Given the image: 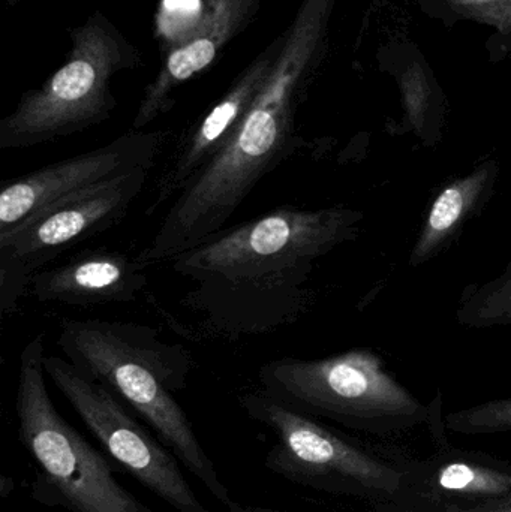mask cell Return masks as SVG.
Masks as SVG:
<instances>
[{
  "label": "cell",
  "mask_w": 511,
  "mask_h": 512,
  "mask_svg": "<svg viewBox=\"0 0 511 512\" xmlns=\"http://www.w3.org/2000/svg\"><path fill=\"white\" fill-rule=\"evenodd\" d=\"M282 42L284 33L273 39L272 44L267 45L266 50L261 51L237 77L228 92L182 135L156 179L147 216H153L168 203H173L234 137L249 108L260 95Z\"/></svg>",
  "instance_id": "cell-10"
},
{
  "label": "cell",
  "mask_w": 511,
  "mask_h": 512,
  "mask_svg": "<svg viewBox=\"0 0 511 512\" xmlns=\"http://www.w3.org/2000/svg\"><path fill=\"white\" fill-rule=\"evenodd\" d=\"M497 177V164L488 162L473 173L450 183L435 198L425 227L411 254V265L423 264L432 258L462 227L477 209Z\"/></svg>",
  "instance_id": "cell-13"
},
{
  "label": "cell",
  "mask_w": 511,
  "mask_h": 512,
  "mask_svg": "<svg viewBox=\"0 0 511 512\" xmlns=\"http://www.w3.org/2000/svg\"><path fill=\"white\" fill-rule=\"evenodd\" d=\"M152 167L119 174L59 198L0 234V313L17 312L30 280L51 261L119 224L146 188Z\"/></svg>",
  "instance_id": "cell-6"
},
{
  "label": "cell",
  "mask_w": 511,
  "mask_h": 512,
  "mask_svg": "<svg viewBox=\"0 0 511 512\" xmlns=\"http://www.w3.org/2000/svg\"><path fill=\"white\" fill-rule=\"evenodd\" d=\"M258 381L264 393L293 411L354 429H392L426 418L425 406L368 349L321 360L267 361Z\"/></svg>",
  "instance_id": "cell-5"
},
{
  "label": "cell",
  "mask_w": 511,
  "mask_h": 512,
  "mask_svg": "<svg viewBox=\"0 0 511 512\" xmlns=\"http://www.w3.org/2000/svg\"><path fill=\"white\" fill-rule=\"evenodd\" d=\"M450 430L467 435L511 432V399L494 400L453 412L447 417Z\"/></svg>",
  "instance_id": "cell-16"
},
{
  "label": "cell",
  "mask_w": 511,
  "mask_h": 512,
  "mask_svg": "<svg viewBox=\"0 0 511 512\" xmlns=\"http://www.w3.org/2000/svg\"><path fill=\"white\" fill-rule=\"evenodd\" d=\"M230 512H294V511H285V510H276V508L269 507H261V505H245L240 504V502L231 501L228 502L227 507Z\"/></svg>",
  "instance_id": "cell-18"
},
{
  "label": "cell",
  "mask_w": 511,
  "mask_h": 512,
  "mask_svg": "<svg viewBox=\"0 0 511 512\" xmlns=\"http://www.w3.org/2000/svg\"><path fill=\"white\" fill-rule=\"evenodd\" d=\"M44 340L20 354L18 439L35 463L32 498L68 512H155L117 481L113 465L60 415L48 394Z\"/></svg>",
  "instance_id": "cell-3"
},
{
  "label": "cell",
  "mask_w": 511,
  "mask_h": 512,
  "mask_svg": "<svg viewBox=\"0 0 511 512\" xmlns=\"http://www.w3.org/2000/svg\"><path fill=\"white\" fill-rule=\"evenodd\" d=\"M362 213L347 207L282 206L171 259L191 283L180 306L210 339L237 340L294 324L308 309L317 262L353 239Z\"/></svg>",
  "instance_id": "cell-1"
},
{
  "label": "cell",
  "mask_w": 511,
  "mask_h": 512,
  "mask_svg": "<svg viewBox=\"0 0 511 512\" xmlns=\"http://www.w3.org/2000/svg\"><path fill=\"white\" fill-rule=\"evenodd\" d=\"M44 369L105 453L144 489L177 512H210L173 451L129 414L125 403L66 358L45 355Z\"/></svg>",
  "instance_id": "cell-8"
},
{
  "label": "cell",
  "mask_w": 511,
  "mask_h": 512,
  "mask_svg": "<svg viewBox=\"0 0 511 512\" xmlns=\"http://www.w3.org/2000/svg\"><path fill=\"white\" fill-rule=\"evenodd\" d=\"M147 268L137 256L89 249L56 267L39 270L27 294L39 303L72 307L132 303L146 288Z\"/></svg>",
  "instance_id": "cell-12"
},
{
  "label": "cell",
  "mask_w": 511,
  "mask_h": 512,
  "mask_svg": "<svg viewBox=\"0 0 511 512\" xmlns=\"http://www.w3.org/2000/svg\"><path fill=\"white\" fill-rule=\"evenodd\" d=\"M263 0H203L188 35L171 45L155 80L144 89L132 131H144L174 105V92L207 71L228 42L243 32Z\"/></svg>",
  "instance_id": "cell-11"
},
{
  "label": "cell",
  "mask_w": 511,
  "mask_h": 512,
  "mask_svg": "<svg viewBox=\"0 0 511 512\" xmlns=\"http://www.w3.org/2000/svg\"><path fill=\"white\" fill-rule=\"evenodd\" d=\"M435 487L446 495L467 499L504 498L511 495V474L488 466L452 462L438 469Z\"/></svg>",
  "instance_id": "cell-14"
},
{
  "label": "cell",
  "mask_w": 511,
  "mask_h": 512,
  "mask_svg": "<svg viewBox=\"0 0 511 512\" xmlns=\"http://www.w3.org/2000/svg\"><path fill=\"white\" fill-rule=\"evenodd\" d=\"M458 316L462 324L476 328L511 324V264L498 279L468 297Z\"/></svg>",
  "instance_id": "cell-15"
},
{
  "label": "cell",
  "mask_w": 511,
  "mask_h": 512,
  "mask_svg": "<svg viewBox=\"0 0 511 512\" xmlns=\"http://www.w3.org/2000/svg\"><path fill=\"white\" fill-rule=\"evenodd\" d=\"M489 512H511V502L510 504L501 505V507L497 508V510H492Z\"/></svg>",
  "instance_id": "cell-19"
},
{
  "label": "cell",
  "mask_w": 511,
  "mask_h": 512,
  "mask_svg": "<svg viewBox=\"0 0 511 512\" xmlns=\"http://www.w3.org/2000/svg\"><path fill=\"white\" fill-rule=\"evenodd\" d=\"M459 3L462 8L474 9L480 14L494 15L495 11H510L511 0H453Z\"/></svg>",
  "instance_id": "cell-17"
},
{
  "label": "cell",
  "mask_w": 511,
  "mask_h": 512,
  "mask_svg": "<svg viewBox=\"0 0 511 512\" xmlns=\"http://www.w3.org/2000/svg\"><path fill=\"white\" fill-rule=\"evenodd\" d=\"M251 420L275 436L264 466L272 474L320 492L351 496H395L404 489V474L330 432L317 418L282 405L269 394L240 396Z\"/></svg>",
  "instance_id": "cell-7"
},
{
  "label": "cell",
  "mask_w": 511,
  "mask_h": 512,
  "mask_svg": "<svg viewBox=\"0 0 511 512\" xmlns=\"http://www.w3.org/2000/svg\"><path fill=\"white\" fill-rule=\"evenodd\" d=\"M69 36L66 62L41 87L23 93L0 120V150L30 149L101 125L117 107L114 75L143 63L135 45L102 12H93Z\"/></svg>",
  "instance_id": "cell-4"
},
{
  "label": "cell",
  "mask_w": 511,
  "mask_h": 512,
  "mask_svg": "<svg viewBox=\"0 0 511 512\" xmlns=\"http://www.w3.org/2000/svg\"><path fill=\"white\" fill-rule=\"evenodd\" d=\"M57 346L72 366L134 411L219 504L233 501L174 397L185 390L194 370L191 349L167 342L149 325L71 318L60 322Z\"/></svg>",
  "instance_id": "cell-2"
},
{
  "label": "cell",
  "mask_w": 511,
  "mask_h": 512,
  "mask_svg": "<svg viewBox=\"0 0 511 512\" xmlns=\"http://www.w3.org/2000/svg\"><path fill=\"white\" fill-rule=\"evenodd\" d=\"M168 137L167 131L131 129L98 149L5 180L0 191V234L59 198L137 168L155 167Z\"/></svg>",
  "instance_id": "cell-9"
},
{
  "label": "cell",
  "mask_w": 511,
  "mask_h": 512,
  "mask_svg": "<svg viewBox=\"0 0 511 512\" xmlns=\"http://www.w3.org/2000/svg\"><path fill=\"white\" fill-rule=\"evenodd\" d=\"M3 2L8 3V5L14 6L17 3L24 2V0H3Z\"/></svg>",
  "instance_id": "cell-20"
}]
</instances>
